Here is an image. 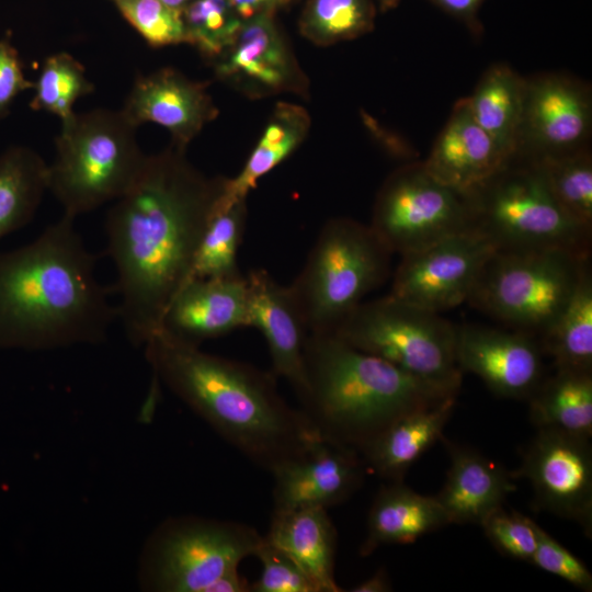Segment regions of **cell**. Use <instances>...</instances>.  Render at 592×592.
<instances>
[{
  "label": "cell",
  "instance_id": "cell-15",
  "mask_svg": "<svg viewBox=\"0 0 592 592\" xmlns=\"http://www.w3.org/2000/svg\"><path fill=\"white\" fill-rule=\"evenodd\" d=\"M542 348L532 334L479 325L456 326L460 371L477 375L497 396L528 399L544 379Z\"/></svg>",
  "mask_w": 592,
  "mask_h": 592
},
{
  "label": "cell",
  "instance_id": "cell-40",
  "mask_svg": "<svg viewBox=\"0 0 592 592\" xmlns=\"http://www.w3.org/2000/svg\"><path fill=\"white\" fill-rule=\"evenodd\" d=\"M27 80L15 47L8 38H0V119L5 117L14 99L23 91L33 89Z\"/></svg>",
  "mask_w": 592,
  "mask_h": 592
},
{
  "label": "cell",
  "instance_id": "cell-18",
  "mask_svg": "<svg viewBox=\"0 0 592 592\" xmlns=\"http://www.w3.org/2000/svg\"><path fill=\"white\" fill-rule=\"evenodd\" d=\"M249 327L246 276L190 278L167 306L157 332L192 346Z\"/></svg>",
  "mask_w": 592,
  "mask_h": 592
},
{
  "label": "cell",
  "instance_id": "cell-4",
  "mask_svg": "<svg viewBox=\"0 0 592 592\" xmlns=\"http://www.w3.org/2000/svg\"><path fill=\"white\" fill-rule=\"evenodd\" d=\"M300 410L326 440L361 452L395 420L457 396L344 342L308 333Z\"/></svg>",
  "mask_w": 592,
  "mask_h": 592
},
{
  "label": "cell",
  "instance_id": "cell-6",
  "mask_svg": "<svg viewBox=\"0 0 592 592\" xmlns=\"http://www.w3.org/2000/svg\"><path fill=\"white\" fill-rule=\"evenodd\" d=\"M391 254L369 225L328 220L289 285L308 332H333L389 276Z\"/></svg>",
  "mask_w": 592,
  "mask_h": 592
},
{
  "label": "cell",
  "instance_id": "cell-14",
  "mask_svg": "<svg viewBox=\"0 0 592 592\" xmlns=\"http://www.w3.org/2000/svg\"><path fill=\"white\" fill-rule=\"evenodd\" d=\"M591 129L588 84L560 73L526 79L514 156L539 159L587 149Z\"/></svg>",
  "mask_w": 592,
  "mask_h": 592
},
{
  "label": "cell",
  "instance_id": "cell-10",
  "mask_svg": "<svg viewBox=\"0 0 592 592\" xmlns=\"http://www.w3.org/2000/svg\"><path fill=\"white\" fill-rule=\"evenodd\" d=\"M369 226L401 255L474 229L473 194L439 181L422 162L408 163L384 182Z\"/></svg>",
  "mask_w": 592,
  "mask_h": 592
},
{
  "label": "cell",
  "instance_id": "cell-36",
  "mask_svg": "<svg viewBox=\"0 0 592 592\" xmlns=\"http://www.w3.org/2000/svg\"><path fill=\"white\" fill-rule=\"evenodd\" d=\"M126 21L151 47L185 43L181 10L160 0H113Z\"/></svg>",
  "mask_w": 592,
  "mask_h": 592
},
{
  "label": "cell",
  "instance_id": "cell-7",
  "mask_svg": "<svg viewBox=\"0 0 592 592\" xmlns=\"http://www.w3.org/2000/svg\"><path fill=\"white\" fill-rule=\"evenodd\" d=\"M470 192L475 229L497 249L554 248L590 255L592 229L561 208L535 161L513 156Z\"/></svg>",
  "mask_w": 592,
  "mask_h": 592
},
{
  "label": "cell",
  "instance_id": "cell-23",
  "mask_svg": "<svg viewBox=\"0 0 592 592\" xmlns=\"http://www.w3.org/2000/svg\"><path fill=\"white\" fill-rule=\"evenodd\" d=\"M456 397H446L395 420L361 452L367 469L389 481H402L408 469L443 436Z\"/></svg>",
  "mask_w": 592,
  "mask_h": 592
},
{
  "label": "cell",
  "instance_id": "cell-44",
  "mask_svg": "<svg viewBox=\"0 0 592 592\" xmlns=\"http://www.w3.org/2000/svg\"><path fill=\"white\" fill-rule=\"evenodd\" d=\"M392 590L390 578L384 568L372 577L350 589V592H389Z\"/></svg>",
  "mask_w": 592,
  "mask_h": 592
},
{
  "label": "cell",
  "instance_id": "cell-20",
  "mask_svg": "<svg viewBox=\"0 0 592 592\" xmlns=\"http://www.w3.org/2000/svg\"><path fill=\"white\" fill-rule=\"evenodd\" d=\"M246 280L249 327L263 334L273 375L288 382L299 398L306 387L304 350L309 332L294 293L264 269L251 270Z\"/></svg>",
  "mask_w": 592,
  "mask_h": 592
},
{
  "label": "cell",
  "instance_id": "cell-37",
  "mask_svg": "<svg viewBox=\"0 0 592 592\" xmlns=\"http://www.w3.org/2000/svg\"><path fill=\"white\" fill-rule=\"evenodd\" d=\"M490 543L502 554L530 562L537 547L538 525L502 505L489 512L479 524Z\"/></svg>",
  "mask_w": 592,
  "mask_h": 592
},
{
  "label": "cell",
  "instance_id": "cell-43",
  "mask_svg": "<svg viewBox=\"0 0 592 592\" xmlns=\"http://www.w3.org/2000/svg\"><path fill=\"white\" fill-rule=\"evenodd\" d=\"M208 592H251V583L239 573L237 568L218 578Z\"/></svg>",
  "mask_w": 592,
  "mask_h": 592
},
{
  "label": "cell",
  "instance_id": "cell-33",
  "mask_svg": "<svg viewBox=\"0 0 592 592\" xmlns=\"http://www.w3.org/2000/svg\"><path fill=\"white\" fill-rule=\"evenodd\" d=\"M33 90L32 110L52 113L64 124L76 114L77 100L92 93L94 87L84 67L73 56L61 52L44 60Z\"/></svg>",
  "mask_w": 592,
  "mask_h": 592
},
{
  "label": "cell",
  "instance_id": "cell-34",
  "mask_svg": "<svg viewBox=\"0 0 592 592\" xmlns=\"http://www.w3.org/2000/svg\"><path fill=\"white\" fill-rule=\"evenodd\" d=\"M374 8L369 0H309L300 33L317 45H331L356 38L373 27Z\"/></svg>",
  "mask_w": 592,
  "mask_h": 592
},
{
  "label": "cell",
  "instance_id": "cell-31",
  "mask_svg": "<svg viewBox=\"0 0 592 592\" xmlns=\"http://www.w3.org/2000/svg\"><path fill=\"white\" fill-rule=\"evenodd\" d=\"M247 220V203L240 200L215 208L200 240L192 277L223 278L241 275L237 254Z\"/></svg>",
  "mask_w": 592,
  "mask_h": 592
},
{
  "label": "cell",
  "instance_id": "cell-17",
  "mask_svg": "<svg viewBox=\"0 0 592 592\" xmlns=\"http://www.w3.org/2000/svg\"><path fill=\"white\" fill-rule=\"evenodd\" d=\"M215 72L251 95L304 92L307 84L273 13L243 22L234 44L217 59Z\"/></svg>",
  "mask_w": 592,
  "mask_h": 592
},
{
  "label": "cell",
  "instance_id": "cell-5",
  "mask_svg": "<svg viewBox=\"0 0 592 592\" xmlns=\"http://www.w3.org/2000/svg\"><path fill=\"white\" fill-rule=\"evenodd\" d=\"M136 130L121 110L76 113L61 124L55 158L48 164V191L65 215L76 218L129 190L148 157Z\"/></svg>",
  "mask_w": 592,
  "mask_h": 592
},
{
  "label": "cell",
  "instance_id": "cell-3",
  "mask_svg": "<svg viewBox=\"0 0 592 592\" xmlns=\"http://www.w3.org/2000/svg\"><path fill=\"white\" fill-rule=\"evenodd\" d=\"M155 376L253 464L272 471L320 434L281 396L276 377L160 332L144 344Z\"/></svg>",
  "mask_w": 592,
  "mask_h": 592
},
{
  "label": "cell",
  "instance_id": "cell-38",
  "mask_svg": "<svg viewBox=\"0 0 592 592\" xmlns=\"http://www.w3.org/2000/svg\"><path fill=\"white\" fill-rule=\"evenodd\" d=\"M254 556L260 560L262 571L251 583V592H318L316 584L296 561L265 536Z\"/></svg>",
  "mask_w": 592,
  "mask_h": 592
},
{
  "label": "cell",
  "instance_id": "cell-24",
  "mask_svg": "<svg viewBox=\"0 0 592 592\" xmlns=\"http://www.w3.org/2000/svg\"><path fill=\"white\" fill-rule=\"evenodd\" d=\"M265 538L286 553L318 592H341L334 578L337 531L323 508L273 511Z\"/></svg>",
  "mask_w": 592,
  "mask_h": 592
},
{
  "label": "cell",
  "instance_id": "cell-22",
  "mask_svg": "<svg viewBox=\"0 0 592 592\" xmlns=\"http://www.w3.org/2000/svg\"><path fill=\"white\" fill-rule=\"evenodd\" d=\"M451 466L446 481L435 496L449 524H480L493 509L502 505L506 496L516 489L513 478L500 465L475 451L444 436Z\"/></svg>",
  "mask_w": 592,
  "mask_h": 592
},
{
  "label": "cell",
  "instance_id": "cell-39",
  "mask_svg": "<svg viewBox=\"0 0 592 592\" xmlns=\"http://www.w3.org/2000/svg\"><path fill=\"white\" fill-rule=\"evenodd\" d=\"M530 562L580 590H592V574L585 565L539 526L537 547Z\"/></svg>",
  "mask_w": 592,
  "mask_h": 592
},
{
  "label": "cell",
  "instance_id": "cell-30",
  "mask_svg": "<svg viewBox=\"0 0 592 592\" xmlns=\"http://www.w3.org/2000/svg\"><path fill=\"white\" fill-rule=\"evenodd\" d=\"M542 350L556 368L592 371V271L590 261L567 305L542 334Z\"/></svg>",
  "mask_w": 592,
  "mask_h": 592
},
{
  "label": "cell",
  "instance_id": "cell-41",
  "mask_svg": "<svg viewBox=\"0 0 592 592\" xmlns=\"http://www.w3.org/2000/svg\"><path fill=\"white\" fill-rule=\"evenodd\" d=\"M238 15L247 21L262 13H273L289 0H229Z\"/></svg>",
  "mask_w": 592,
  "mask_h": 592
},
{
  "label": "cell",
  "instance_id": "cell-25",
  "mask_svg": "<svg viewBox=\"0 0 592 592\" xmlns=\"http://www.w3.org/2000/svg\"><path fill=\"white\" fill-rule=\"evenodd\" d=\"M446 525L449 521L435 497L420 494L402 481H390L371 505L360 555L369 556L382 545L412 544Z\"/></svg>",
  "mask_w": 592,
  "mask_h": 592
},
{
  "label": "cell",
  "instance_id": "cell-2",
  "mask_svg": "<svg viewBox=\"0 0 592 592\" xmlns=\"http://www.w3.org/2000/svg\"><path fill=\"white\" fill-rule=\"evenodd\" d=\"M75 219L64 214L32 242L0 252V348L101 342L117 319Z\"/></svg>",
  "mask_w": 592,
  "mask_h": 592
},
{
  "label": "cell",
  "instance_id": "cell-8",
  "mask_svg": "<svg viewBox=\"0 0 592 592\" xmlns=\"http://www.w3.org/2000/svg\"><path fill=\"white\" fill-rule=\"evenodd\" d=\"M332 333L419 379L458 394L463 372L455 354L456 325L439 312L389 294L362 301Z\"/></svg>",
  "mask_w": 592,
  "mask_h": 592
},
{
  "label": "cell",
  "instance_id": "cell-26",
  "mask_svg": "<svg viewBox=\"0 0 592 592\" xmlns=\"http://www.w3.org/2000/svg\"><path fill=\"white\" fill-rule=\"evenodd\" d=\"M309 126L310 117L304 107L284 102L276 104L242 170L235 178L225 180L216 208H225L246 200L261 178L298 148Z\"/></svg>",
  "mask_w": 592,
  "mask_h": 592
},
{
  "label": "cell",
  "instance_id": "cell-46",
  "mask_svg": "<svg viewBox=\"0 0 592 592\" xmlns=\"http://www.w3.org/2000/svg\"><path fill=\"white\" fill-rule=\"evenodd\" d=\"M399 2L400 0H379L383 10L395 8Z\"/></svg>",
  "mask_w": 592,
  "mask_h": 592
},
{
  "label": "cell",
  "instance_id": "cell-29",
  "mask_svg": "<svg viewBox=\"0 0 592 592\" xmlns=\"http://www.w3.org/2000/svg\"><path fill=\"white\" fill-rule=\"evenodd\" d=\"M48 191V163L26 146L0 155V239L32 220Z\"/></svg>",
  "mask_w": 592,
  "mask_h": 592
},
{
  "label": "cell",
  "instance_id": "cell-16",
  "mask_svg": "<svg viewBox=\"0 0 592 592\" xmlns=\"http://www.w3.org/2000/svg\"><path fill=\"white\" fill-rule=\"evenodd\" d=\"M366 471L356 451L320 435L301 455L271 471L274 478L273 511L338 505L360 489Z\"/></svg>",
  "mask_w": 592,
  "mask_h": 592
},
{
  "label": "cell",
  "instance_id": "cell-27",
  "mask_svg": "<svg viewBox=\"0 0 592 592\" xmlns=\"http://www.w3.org/2000/svg\"><path fill=\"white\" fill-rule=\"evenodd\" d=\"M526 78L505 64L490 66L467 96L477 123L513 157L521 125Z\"/></svg>",
  "mask_w": 592,
  "mask_h": 592
},
{
  "label": "cell",
  "instance_id": "cell-45",
  "mask_svg": "<svg viewBox=\"0 0 592 592\" xmlns=\"http://www.w3.org/2000/svg\"><path fill=\"white\" fill-rule=\"evenodd\" d=\"M160 1L168 4L171 8L182 11V9L192 0H160Z\"/></svg>",
  "mask_w": 592,
  "mask_h": 592
},
{
  "label": "cell",
  "instance_id": "cell-11",
  "mask_svg": "<svg viewBox=\"0 0 592 592\" xmlns=\"http://www.w3.org/2000/svg\"><path fill=\"white\" fill-rule=\"evenodd\" d=\"M262 539L254 527L235 521L171 522L152 546L149 584L162 592H208L224 573L254 556Z\"/></svg>",
  "mask_w": 592,
  "mask_h": 592
},
{
  "label": "cell",
  "instance_id": "cell-1",
  "mask_svg": "<svg viewBox=\"0 0 592 592\" xmlns=\"http://www.w3.org/2000/svg\"><path fill=\"white\" fill-rule=\"evenodd\" d=\"M171 143L148 155L129 190L105 219L106 252L116 270L111 287L117 318L135 345L155 334L177 292L192 278L195 253L223 193L224 178H208Z\"/></svg>",
  "mask_w": 592,
  "mask_h": 592
},
{
  "label": "cell",
  "instance_id": "cell-9",
  "mask_svg": "<svg viewBox=\"0 0 592 592\" xmlns=\"http://www.w3.org/2000/svg\"><path fill=\"white\" fill-rule=\"evenodd\" d=\"M590 255L563 249H497L468 303L514 330L543 334L567 305Z\"/></svg>",
  "mask_w": 592,
  "mask_h": 592
},
{
  "label": "cell",
  "instance_id": "cell-32",
  "mask_svg": "<svg viewBox=\"0 0 592 592\" xmlns=\"http://www.w3.org/2000/svg\"><path fill=\"white\" fill-rule=\"evenodd\" d=\"M531 160L538 166L561 208L578 224L592 229V156L589 148Z\"/></svg>",
  "mask_w": 592,
  "mask_h": 592
},
{
  "label": "cell",
  "instance_id": "cell-35",
  "mask_svg": "<svg viewBox=\"0 0 592 592\" xmlns=\"http://www.w3.org/2000/svg\"><path fill=\"white\" fill-rule=\"evenodd\" d=\"M181 12L185 43L208 59L230 48L244 22L229 0H192Z\"/></svg>",
  "mask_w": 592,
  "mask_h": 592
},
{
  "label": "cell",
  "instance_id": "cell-21",
  "mask_svg": "<svg viewBox=\"0 0 592 592\" xmlns=\"http://www.w3.org/2000/svg\"><path fill=\"white\" fill-rule=\"evenodd\" d=\"M511 158L474 118L466 96L455 103L422 163L439 181L470 192Z\"/></svg>",
  "mask_w": 592,
  "mask_h": 592
},
{
  "label": "cell",
  "instance_id": "cell-28",
  "mask_svg": "<svg viewBox=\"0 0 592 592\" xmlns=\"http://www.w3.org/2000/svg\"><path fill=\"white\" fill-rule=\"evenodd\" d=\"M537 429L592 435V371L556 368L527 399Z\"/></svg>",
  "mask_w": 592,
  "mask_h": 592
},
{
  "label": "cell",
  "instance_id": "cell-13",
  "mask_svg": "<svg viewBox=\"0 0 592 592\" xmlns=\"http://www.w3.org/2000/svg\"><path fill=\"white\" fill-rule=\"evenodd\" d=\"M513 479H527L538 508L577 522L592 535V448L590 437L538 429Z\"/></svg>",
  "mask_w": 592,
  "mask_h": 592
},
{
  "label": "cell",
  "instance_id": "cell-19",
  "mask_svg": "<svg viewBox=\"0 0 592 592\" xmlns=\"http://www.w3.org/2000/svg\"><path fill=\"white\" fill-rule=\"evenodd\" d=\"M121 111L136 127L155 123L168 129L172 144L182 148L218 113L207 84L172 68L138 76Z\"/></svg>",
  "mask_w": 592,
  "mask_h": 592
},
{
  "label": "cell",
  "instance_id": "cell-12",
  "mask_svg": "<svg viewBox=\"0 0 592 592\" xmlns=\"http://www.w3.org/2000/svg\"><path fill=\"white\" fill-rule=\"evenodd\" d=\"M494 243L469 229L401 254L390 295L441 314L467 301Z\"/></svg>",
  "mask_w": 592,
  "mask_h": 592
},
{
  "label": "cell",
  "instance_id": "cell-42",
  "mask_svg": "<svg viewBox=\"0 0 592 592\" xmlns=\"http://www.w3.org/2000/svg\"><path fill=\"white\" fill-rule=\"evenodd\" d=\"M446 12L464 20L474 26L475 15L482 0H432Z\"/></svg>",
  "mask_w": 592,
  "mask_h": 592
}]
</instances>
